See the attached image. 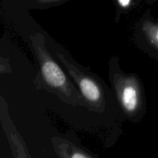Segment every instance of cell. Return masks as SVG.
Wrapping results in <instances>:
<instances>
[{"label":"cell","instance_id":"obj_3","mask_svg":"<svg viewBox=\"0 0 158 158\" xmlns=\"http://www.w3.org/2000/svg\"><path fill=\"white\" fill-rule=\"evenodd\" d=\"M77 83L80 88L82 94L90 102H97L101 98V91L98 85L91 79L87 77H79Z\"/></svg>","mask_w":158,"mask_h":158},{"label":"cell","instance_id":"obj_4","mask_svg":"<svg viewBox=\"0 0 158 158\" xmlns=\"http://www.w3.org/2000/svg\"><path fill=\"white\" fill-rule=\"evenodd\" d=\"M150 35L152 41L158 46V26L152 28L150 32Z\"/></svg>","mask_w":158,"mask_h":158},{"label":"cell","instance_id":"obj_7","mask_svg":"<svg viewBox=\"0 0 158 158\" xmlns=\"http://www.w3.org/2000/svg\"><path fill=\"white\" fill-rule=\"evenodd\" d=\"M44 1H47V0H44Z\"/></svg>","mask_w":158,"mask_h":158},{"label":"cell","instance_id":"obj_1","mask_svg":"<svg viewBox=\"0 0 158 158\" xmlns=\"http://www.w3.org/2000/svg\"><path fill=\"white\" fill-rule=\"evenodd\" d=\"M39 50V57L40 60V66L43 77L45 81L51 86L57 89L66 88L67 81L64 73L61 68L55 63L53 60L47 54V52L37 46Z\"/></svg>","mask_w":158,"mask_h":158},{"label":"cell","instance_id":"obj_6","mask_svg":"<svg viewBox=\"0 0 158 158\" xmlns=\"http://www.w3.org/2000/svg\"><path fill=\"white\" fill-rule=\"evenodd\" d=\"M119 5L123 8H127L131 5V0H117Z\"/></svg>","mask_w":158,"mask_h":158},{"label":"cell","instance_id":"obj_2","mask_svg":"<svg viewBox=\"0 0 158 158\" xmlns=\"http://www.w3.org/2000/svg\"><path fill=\"white\" fill-rule=\"evenodd\" d=\"M120 100L123 106L127 112H134L139 103L138 90L132 83L125 84L120 91Z\"/></svg>","mask_w":158,"mask_h":158},{"label":"cell","instance_id":"obj_5","mask_svg":"<svg viewBox=\"0 0 158 158\" xmlns=\"http://www.w3.org/2000/svg\"><path fill=\"white\" fill-rule=\"evenodd\" d=\"M69 158H89L88 156H86V154H84L83 153L80 152V151H73L72 154H70V157Z\"/></svg>","mask_w":158,"mask_h":158}]
</instances>
